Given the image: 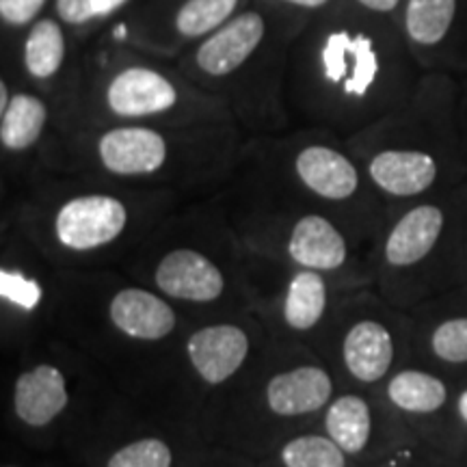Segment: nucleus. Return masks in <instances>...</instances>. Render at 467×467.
I'll list each match as a JSON object with an SVG mask.
<instances>
[{"label": "nucleus", "mask_w": 467, "mask_h": 467, "mask_svg": "<svg viewBox=\"0 0 467 467\" xmlns=\"http://www.w3.org/2000/svg\"><path fill=\"white\" fill-rule=\"evenodd\" d=\"M191 320L184 309L121 271L67 273L55 336L89 355L137 407L186 413L178 355Z\"/></svg>", "instance_id": "1"}, {"label": "nucleus", "mask_w": 467, "mask_h": 467, "mask_svg": "<svg viewBox=\"0 0 467 467\" xmlns=\"http://www.w3.org/2000/svg\"><path fill=\"white\" fill-rule=\"evenodd\" d=\"M191 202L197 200L113 180L52 184L11 206L5 219L61 271H121L151 234Z\"/></svg>", "instance_id": "2"}, {"label": "nucleus", "mask_w": 467, "mask_h": 467, "mask_svg": "<svg viewBox=\"0 0 467 467\" xmlns=\"http://www.w3.org/2000/svg\"><path fill=\"white\" fill-rule=\"evenodd\" d=\"M121 273L191 318L251 312L247 251L217 197L175 210Z\"/></svg>", "instance_id": "3"}, {"label": "nucleus", "mask_w": 467, "mask_h": 467, "mask_svg": "<svg viewBox=\"0 0 467 467\" xmlns=\"http://www.w3.org/2000/svg\"><path fill=\"white\" fill-rule=\"evenodd\" d=\"M225 124H210L200 137L189 126L173 130L154 124H110L76 141L72 171L85 169L113 182L173 191L197 200L195 191L219 178L234 159V137Z\"/></svg>", "instance_id": "4"}, {"label": "nucleus", "mask_w": 467, "mask_h": 467, "mask_svg": "<svg viewBox=\"0 0 467 467\" xmlns=\"http://www.w3.org/2000/svg\"><path fill=\"white\" fill-rule=\"evenodd\" d=\"M223 206L249 254L318 271L342 290L366 284L372 266L364 262V227L275 191L244 200L227 197Z\"/></svg>", "instance_id": "5"}, {"label": "nucleus", "mask_w": 467, "mask_h": 467, "mask_svg": "<svg viewBox=\"0 0 467 467\" xmlns=\"http://www.w3.org/2000/svg\"><path fill=\"white\" fill-rule=\"evenodd\" d=\"M11 422L26 433H48L83 413L109 416L128 400L89 355L58 336H46L9 355Z\"/></svg>", "instance_id": "6"}, {"label": "nucleus", "mask_w": 467, "mask_h": 467, "mask_svg": "<svg viewBox=\"0 0 467 467\" xmlns=\"http://www.w3.org/2000/svg\"><path fill=\"white\" fill-rule=\"evenodd\" d=\"M340 392L325 359L306 342L273 340L254 370L230 392L203 407L200 420L260 418L262 422L309 424Z\"/></svg>", "instance_id": "7"}, {"label": "nucleus", "mask_w": 467, "mask_h": 467, "mask_svg": "<svg viewBox=\"0 0 467 467\" xmlns=\"http://www.w3.org/2000/svg\"><path fill=\"white\" fill-rule=\"evenodd\" d=\"M273 337L254 312L192 318L178 355L180 400L200 420L203 407L230 392L265 358Z\"/></svg>", "instance_id": "8"}, {"label": "nucleus", "mask_w": 467, "mask_h": 467, "mask_svg": "<svg viewBox=\"0 0 467 467\" xmlns=\"http://www.w3.org/2000/svg\"><path fill=\"white\" fill-rule=\"evenodd\" d=\"M66 279L67 271L52 265L16 223L3 221L0 314L5 355L57 334Z\"/></svg>", "instance_id": "9"}, {"label": "nucleus", "mask_w": 467, "mask_h": 467, "mask_svg": "<svg viewBox=\"0 0 467 467\" xmlns=\"http://www.w3.org/2000/svg\"><path fill=\"white\" fill-rule=\"evenodd\" d=\"M251 312L277 340L312 344L347 290L323 273L247 251Z\"/></svg>", "instance_id": "10"}, {"label": "nucleus", "mask_w": 467, "mask_h": 467, "mask_svg": "<svg viewBox=\"0 0 467 467\" xmlns=\"http://www.w3.org/2000/svg\"><path fill=\"white\" fill-rule=\"evenodd\" d=\"M100 107L104 117L115 124L161 121L165 126H206L230 119L223 102L197 93L150 66H126L109 76L102 87Z\"/></svg>", "instance_id": "11"}, {"label": "nucleus", "mask_w": 467, "mask_h": 467, "mask_svg": "<svg viewBox=\"0 0 467 467\" xmlns=\"http://www.w3.org/2000/svg\"><path fill=\"white\" fill-rule=\"evenodd\" d=\"M381 76V58L364 33L336 31L320 46L312 83L296 87L301 107L318 121L340 126L370 102Z\"/></svg>", "instance_id": "12"}, {"label": "nucleus", "mask_w": 467, "mask_h": 467, "mask_svg": "<svg viewBox=\"0 0 467 467\" xmlns=\"http://www.w3.org/2000/svg\"><path fill=\"white\" fill-rule=\"evenodd\" d=\"M309 347L334 370L340 389L375 388L392 375L396 361L392 329L381 318L355 307V290L344 292Z\"/></svg>", "instance_id": "13"}, {"label": "nucleus", "mask_w": 467, "mask_h": 467, "mask_svg": "<svg viewBox=\"0 0 467 467\" xmlns=\"http://www.w3.org/2000/svg\"><path fill=\"white\" fill-rule=\"evenodd\" d=\"M292 189L285 195L314 203L340 214L350 223H359L355 208L361 195V171L347 151L327 141H306L290 159Z\"/></svg>", "instance_id": "14"}, {"label": "nucleus", "mask_w": 467, "mask_h": 467, "mask_svg": "<svg viewBox=\"0 0 467 467\" xmlns=\"http://www.w3.org/2000/svg\"><path fill=\"white\" fill-rule=\"evenodd\" d=\"M446 213L437 203H416L392 225L385 227L379 241V266L385 275L407 273L426 265L441 244Z\"/></svg>", "instance_id": "15"}, {"label": "nucleus", "mask_w": 467, "mask_h": 467, "mask_svg": "<svg viewBox=\"0 0 467 467\" xmlns=\"http://www.w3.org/2000/svg\"><path fill=\"white\" fill-rule=\"evenodd\" d=\"M265 35V17L258 11H244L203 39L195 50V66L206 78H230L255 55Z\"/></svg>", "instance_id": "16"}, {"label": "nucleus", "mask_w": 467, "mask_h": 467, "mask_svg": "<svg viewBox=\"0 0 467 467\" xmlns=\"http://www.w3.org/2000/svg\"><path fill=\"white\" fill-rule=\"evenodd\" d=\"M366 175L385 197L413 200L433 189L440 165L424 150L383 148L366 159Z\"/></svg>", "instance_id": "17"}, {"label": "nucleus", "mask_w": 467, "mask_h": 467, "mask_svg": "<svg viewBox=\"0 0 467 467\" xmlns=\"http://www.w3.org/2000/svg\"><path fill=\"white\" fill-rule=\"evenodd\" d=\"M320 426L348 457H358L372 440V400L359 389H340L320 416Z\"/></svg>", "instance_id": "18"}, {"label": "nucleus", "mask_w": 467, "mask_h": 467, "mask_svg": "<svg viewBox=\"0 0 467 467\" xmlns=\"http://www.w3.org/2000/svg\"><path fill=\"white\" fill-rule=\"evenodd\" d=\"M50 121V107L31 91L11 93L7 109L0 110V145L5 154H26L42 143Z\"/></svg>", "instance_id": "19"}, {"label": "nucleus", "mask_w": 467, "mask_h": 467, "mask_svg": "<svg viewBox=\"0 0 467 467\" xmlns=\"http://www.w3.org/2000/svg\"><path fill=\"white\" fill-rule=\"evenodd\" d=\"M385 399L402 413L429 416L448 405V385L431 372L405 368L388 379Z\"/></svg>", "instance_id": "20"}, {"label": "nucleus", "mask_w": 467, "mask_h": 467, "mask_svg": "<svg viewBox=\"0 0 467 467\" xmlns=\"http://www.w3.org/2000/svg\"><path fill=\"white\" fill-rule=\"evenodd\" d=\"M22 63L26 74L37 83H46L61 72L66 63V35L58 22L50 17L35 22L25 39Z\"/></svg>", "instance_id": "21"}, {"label": "nucleus", "mask_w": 467, "mask_h": 467, "mask_svg": "<svg viewBox=\"0 0 467 467\" xmlns=\"http://www.w3.org/2000/svg\"><path fill=\"white\" fill-rule=\"evenodd\" d=\"M457 0H409L405 11V28L411 42L420 46H437L451 31Z\"/></svg>", "instance_id": "22"}, {"label": "nucleus", "mask_w": 467, "mask_h": 467, "mask_svg": "<svg viewBox=\"0 0 467 467\" xmlns=\"http://www.w3.org/2000/svg\"><path fill=\"white\" fill-rule=\"evenodd\" d=\"M348 454L325 433H299L282 443L284 467H347Z\"/></svg>", "instance_id": "23"}, {"label": "nucleus", "mask_w": 467, "mask_h": 467, "mask_svg": "<svg viewBox=\"0 0 467 467\" xmlns=\"http://www.w3.org/2000/svg\"><path fill=\"white\" fill-rule=\"evenodd\" d=\"M238 0H186L175 16V28L184 37H202L230 22Z\"/></svg>", "instance_id": "24"}, {"label": "nucleus", "mask_w": 467, "mask_h": 467, "mask_svg": "<svg viewBox=\"0 0 467 467\" xmlns=\"http://www.w3.org/2000/svg\"><path fill=\"white\" fill-rule=\"evenodd\" d=\"M173 448L162 435H141L117 446L107 467H173Z\"/></svg>", "instance_id": "25"}, {"label": "nucleus", "mask_w": 467, "mask_h": 467, "mask_svg": "<svg viewBox=\"0 0 467 467\" xmlns=\"http://www.w3.org/2000/svg\"><path fill=\"white\" fill-rule=\"evenodd\" d=\"M429 348L443 364H467V317H452L441 320L431 331Z\"/></svg>", "instance_id": "26"}, {"label": "nucleus", "mask_w": 467, "mask_h": 467, "mask_svg": "<svg viewBox=\"0 0 467 467\" xmlns=\"http://www.w3.org/2000/svg\"><path fill=\"white\" fill-rule=\"evenodd\" d=\"M48 0H0V17L9 26L31 25Z\"/></svg>", "instance_id": "27"}, {"label": "nucleus", "mask_w": 467, "mask_h": 467, "mask_svg": "<svg viewBox=\"0 0 467 467\" xmlns=\"http://www.w3.org/2000/svg\"><path fill=\"white\" fill-rule=\"evenodd\" d=\"M55 7L58 17L72 26L87 25V22L96 17V14H93V0H57Z\"/></svg>", "instance_id": "28"}, {"label": "nucleus", "mask_w": 467, "mask_h": 467, "mask_svg": "<svg viewBox=\"0 0 467 467\" xmlns=\"http://www.w3.org/2000/svg\"><path fill=\"white\" fill-rule=\"evenodd\" d=\"M128 0H93V14L96 17H107L117 11L119 7H124Z\"/></svg>", "instance_id": "29"}, {"label": "nucleus", "mask_w": 467, "mask_h": 467, "mask_svg": "<svg viewBox=\"0 0 467 467\" xmlns=\"http://www.w3.org/2000/svg\"><path fill=\"white\" fill-rule=\"evenodd\" d=\"M361 7L370 9V11H377V14H389V11H394L399 7L400 0H358Z\"/></svg>", "instance_id": "30"}, {"label": "nucleus", "mask_w": 467, "mask_h": 467, "mask_svg": "<svg viewBox=\"0 0 467 467\" xmlns=\"http://www.w3.org/2000/svg\"><path fill=\"white\" fill-rule=\"evenodd\" d=\"M284 3L296 5V7H306V9H318V7H325L329 0H284Z\"/></svg>", "instance_id": "31"}, {"label": "nucleus", "mask_w": 467, "mask_h": 467, "mask_svg": "<svg viewBox=\"0 0 467 467\" xmlns=\"http://www.w3.org/2000/svg\"><path fill=\"white\" fill-rule=\"evenodd\" d=\"M457 413H459V418L467 424V389H463V392L459 394V399H457Z\"/></svg>", "instance_id": "32"}, {"label": "nucleus", "mask_w": 467, "mask_h": 467, "mask_svg": "<svg viewBox=\"0 0 467 467\" xmlns=\"http://www.w3.org/2000/svg\"><path fill=\"white\" fill-rule=\"evenodd\" d=\"M3 467H17V465H3Z\"/></svg>", "instance_id": "33"}]
</instances>
